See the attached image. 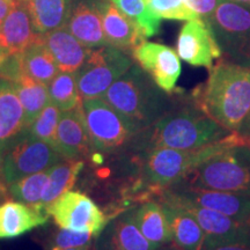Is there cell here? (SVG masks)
I'll list each match as a JSON object with an SVG mask.
<instances>
[{"instance_id": "7a4b0ae2", "label": "cell", "mask_w": 250, "mask_h": 250, "mask_svg": "<svg viewBox=\"0 0 250 250\" xmlns=\"http://www.w3.org/2000/svg\"><path fill=\"white\" fill-rule=\"evenodd\" d=\"M193 98L217 123L237 132L250 112V67L227 59L219 61Z\"/></svg>"}, {"instance_id": "60d3db41", "label": "cell", "mask_w": 250, "mask_h": 250, "mask_svg": "<svg viewBox=\"0 0 250 250\" xmlns=\"http://www.w3.org/2000/svg\"><path fill=\"white\" fill-rule=\"evenodd\" d=\"M243 223H245L246 227H247V230H248V234H249V236H250V213L248 214V217L246 218V220L243 221Z\"/></svg>"}, {"instance_id": "d6a6232c", "label": "cell", "mask_w": 250, "mask_h": 250, "mask_svg": "<svg viewBox=\"0 0 250 250\" xmlns=\"http://www.w3.org/2000/svg\"><path fill=\"white\" fill-rule=\"evenodd\" d=\"M146 2L160 20L189 21L201 18L188 7L184 0H146Z\"/></svg>"}, {"instance_id": "d6986e66", "label": "cell", "mask_w": 250, "mask_h": 250, "mask_svg": "<svg viewBox=\"0 0 250 250\" xmlns=\"http://www.w3.org/2000/svg\"><path fill=\"white\" fill-rule=\"evenodd\" d=\"M30 15L22 0H17L13 8L0 26V45L8 56L21 54L39 40Z\"/></svg>"}, {"instance_id": "277c9868", "label": "cell", "mask_w": 250, "mask_h": 250, "mask_svg": "<svg viewBox=\"0 0 250 250\" xmlns=\"http://www.w3.org/2000/svg\"><path fill=\"white\" fill-rule=\"evenodd\" d=\"M142 67L131 66L109 87L102 99L124 115L138 131L155 123L174 102Z\"/></svg>"}, {"instance_id": "f546056e", "label": "cell", "mask_w": 250, "mask_h": 250, "mask_svg": "<svg viewBox=\"0 0 250 250\" xmlns=\"http://www.w3.org/2000/svg\"><path fill=\"white\" fill-rule=\"evenodd\" d=\"M110 1L140 28L145 37H152L160 31L161 20L153 14L146 0H110Z\"/></svg>"}, {"instance_id": "7bdbcfd3", "label": "cell", "mask_w": 250, "mask_h": 250, "mask_svg": "<svg viewBox=\"0 0 250 250\" xmlns=\"http://www.w3.org/2000/svg\"><path fill=\"white\" fill-rule=\"evenodd\" d=\"M92 247H83V248H68V249H62V250H90Z\"/></svg>"}, {"instance_id": "83f0119b", "label": "cell", "mask_w": 250, "mask_h": 250, "mask_svg": "<svg viewBox=\"0 0 250 250\" xmlns=\"http://www.w3.org/2000/svg\"><path fill=\"white\" fill-rule=\"evenodd\" d=\"M11 83L17 90L23 107L27 124L30 126L34 120L50 102L48 85L35 80L24 72H20Z\"/></svg>"}, {"instance_id": "52a82bcc", "label": "cell", "mask_w": 250, "mask_h": 250, "mask_svg": "<svg viewBox=\"0 0 250 250\" xmlns=\"http://www.w3.org/2000/svg\"><path fill=\"white\" fill-rule=\"evenodd\" d=\"M204 19L227 61L250 67V8L221 0L213 13Z\"/></svg>"}, {"instance_id": "44dd1931", "label": "cell", "mask_w": 250, "mask_h": 250, "mask_svg": "<svg viewBox=\"0 0 250 250\" xmlns=\"http://www.w3.org/2000/svg\"><path fill=\"white\" fill-rule=\"evenodd\" d=\"M40 39L51 52L62 72H77L90 51L72 35L66 27L40 34Z\"/></svg>"}, {"instance_id": "ee69618b", "label": "cell", "mask_w": 250, "mask_h": 250, "mask_svg": "<svg viewBox=\"0 0 250 250\" xmlns=\"http://www.w3.org/2000/svg\"><path fill=\"white\" fill-rule=\"evenodd\" d=\"M249 145H250V138H249Z\"/></svg>"}, {"instance_id": "4dcf8cb0", "label": "cell", "mask_w": 250, "mask_h": 250, "mask_svg": "<svg viewBox=\"0 0 250 250\" xmlns=\"http://www.w3.org/2000/svg\"><path fill=\"white\" fill-rule=\"evenodd\" d=\"M49 169L28 175L9 184V193L17 202L39 208L49 177Z\"/></svg>"}, {"instance_id": "ab89813d", "label": "cell", "mask_w": 250, "mask_h": 250, "mask_svg": "<svg viewBox=\"0 0 250 250\" xmlns=\"http://www.w3.org/2000/svg\"><path fill=\"white\" fill-rule=\"evenodd\" d=\"M9 57V56L6 54V52L4 51V49L1 48V45H0V67L2 66V64L6 62V59H7Z\"/></svg>"}, {"instance_id": "7c38bea8", "label": "cell", "mask_w": 250, "mask_h": 250, "mask_svg": "<svg viewBox=\"0 0 250 250\" xmlns=\"http://www.w3.org/2000/svg\"><path fill=\"white\" fill-rule=\"evenodd\" d=\"M155 197H158V199L173 202L193 215L205 233V242L203 247H212L249 237L248 230L243 221H239L210 208H201L191 203L181 201L166 190H162Z\"/></svg>"}, {"instance_id": "30bf717a", "label": "cell", "mask_w": 250, "mask_h": 250, "mask_svg": "<svg viewBox=\"0 0 250 250\" xmlns=\"http://www.w3.org/2000/svg\"><path fill=\"white\" fill-rule=\"evenodd\" d=\"M58 227L98 236L110 220L88 196L80 191L62 193L46 208Z\"/></svg>"}, {"instance_id": "e575fe53", "label": "cell", "mask_w": 250, "mask_h": 250, "mask_svg": "<svg viewBox=\"0 0 250 250\" xmlns=\"http://www.w3.org/2000/svg\"><path fill=\"white\" fill-rule=\"evenodd\" d=\"M184 2L198 17L208 18L213 13L219 4V0H184Z\"/></svg>"}, {"instance_id": "7402d4cb", "label": "cell", "mask_w": 250, "mask_h": 250, "mask_svg": "<svg viewBox=\"0 0 250 250\" xmlns=\"http://www.w3.org/2000/svg\"><path fill=\"white\" fill-rule=\"evenodd\" d=\"M167 215L171 230V242L179 250H202L205 233L201 225L183 208L166 199H158Z\"/></svg>"}, {"instance_id": "e0dca14e", "label": "cell", "mask_w": 250, "mask_h": 250, "mask_svg": "<svg viewBox=\"0 0 250 250\" xmlns=\"http://www.w3.org/2000/svg\"><path fill=\"white\" fill-rule=\"evenodd\" d=\"M134 223L130 208L110 219L90 250H154Z\"/></svg>"}, {"instance_id": "5b68a950", "label": "cell", "mask_w": 250, "mask_h": 250, "mask_svg": "<svg viewBox=\"0 0 250 250\" xmlns=\"http://www.w3.org/2000/svg\"><path fill=\"white\" fill-rule=\"evenodd\" d=\"M175 184L250 196L249 142L215 153Z\"/></svg>"}, {"instance_id": "ba28073f", "label": "cell", "mask_w": 250, "mask_h": 250, "mask_svg": "<svg viewBox=\"0 0 250 250\" xmlns=\"http://www.w3.org/2000/svg\"><path fill=\"white\" fill-rule=\"evenodd\" d=\"M131 66L132 61L120 49L111 45L90 49L85 62L77 71L81 99L102 98Z\"/></svg>"}, {"instance_id": "4316f807", "label": "cell", "mask_w": 250, "mask_h": 250, "mask_svg": "<svg viewBox=\"0 0 250 250\" xmlns=\"http://www.w3.org/2000/svg\"><path fill=\"white\" fill-rule=\"evenodd\" d=\"M20 64L24 73L44 85H49L61 72L51 52L41 41L40 36L36 42L21 52Z\"/></svg>"}, {"instance_id": "6da1fadb", "label": "cell", "mask_w": 250, "mask_h": 250, "mask_svg": "<svg viewBox=\"0 0 250 250\" xmlns=\"http://www.w3.org/2000/svg\"><path fill=\"white\" fill-rule=\"evenodd\" d=\"M232 133L199 108L195 100H175L173 107L155 123L137 132L126 151L133 154L156 148L197 149Z\"/></svg>"}, {"instance_id": "f35d334b", "label": "cell", "mask_w": 250, "mask_h": 250, "mask_svg": "<svg viewBox=\"0 0 250 250\" xmlns=\"http://www.w3.org/2000/svg\"><path fill=\"white\" fill-rule=\"evenodd\" d=\"M225 1H232V2H235V4L242 5V6H245V7L250 8V0H225Z\"/></svg>"}, {"instance_id": "cb8c5ba5", "label": "cell", "mask_w": 250, "mask_h": 250, "mask_svg": "<svg viewBox=\"0 0 250 250\" xmlns=\"http://www.w3.org/2000/svg\"><path fill=\"white\" fill-rule=\"evenodd\" d=\"M49 215L20 202H6L0 205V239L22 235L48 223Z\"/></svg>"}, {"instance_id": "1f68e13d", "label": "cell", "mask_w": 250, "mask_h": 250, "mask_svg": "<svg viewBox=\"0 0 250 250\" xmlns=\"http://www.w3.org/2000/svg\"><path fill=\"white\" fill-rule=\"evenodd\" d=\"M62 111L52 102H49L29 126V133L35 138L49 144L56 149V133Z\"/></svg>"}, {"instance_id": "3957f363", "label": "cell", "mask_w": 250, "mask_h": 250, "mask_svg": "<svg viewBox=\"0 0 250 250\" xmlns=\"http://www.w3.org/2000/svg\"><path fill=\"white\" fill-rule=\"evenodd\" d=\"M247 142H249V138L239 132H232L226 138L202 148L189 151L156 148L133 154L132 160L137 166V175L131 191L147 197L158 195L166 188L182 180L192 168L215 153Z\"/></svg>"}, {"instance_id": "2e32d148", "label": "cell", "mask_w": 250, "mask_h": 250, "mask_svg": "<svg viewBox=\"0 0 250 250\" xmlns=\"http://www.w3.org/2000/svg\"><path fill=\"white\" fill-rule=\"evenodd\" d=\"M28 132L29 125L13 83L0 79V161Z\"/></svg>"}, {"instance_id": "f1b7e54d", "label": "cell", "mask_w": 250, "mask_h": 250, "mask_svg": "<svg viewBox=\"0 0 250 250\" xmlns=\"http://www.w3.org/2000/svg\"><path fill=\"white\" fill-rule=\"evenodd\" d=\"M50 102L62 111H68L80 104L81 99L78 88L77 72H59L48 85Z\"/></svg>"}, {"instance_id": "8d00e7d4", "label": "cell", "mask_w": 250, "mask_h": 250, "mask_svg": "<svg viewBox=\"0 0 250 250\" xmlns=\"http://www.w3.org/2000/svg\"><path fill=\"white\" fill-rule=\"evenodd\" d=\"M15 2H17V0H0V26L4 22L11 9L13 8Z\"/></svg>"}, {"instance_id": "ffe728a7", "label": "cell", "mask_w": 250, "mask_h": 250, "mask_svg": "<svg viewBox=\"0 0 250 250\" xmlns=\"http://www.w3.org/2000/svg\"><path fill=\"white\" fill-rule=\"evenodd\" d=\"M66 29L86 48L109 45L103 31L102 18L96 2L80 1L72 8Z\"/></svg>"}, {"instance_id": "ac0fdd59", "label": "cell", "mask_w": 250, "mask_h": 250, "mask_svg": "<svg viewBox=\"0 0 250 250\" xmlns=\"http://www.w3.org/2000/svg\"><path fill=\"white\" fill-rule=\"evenodd\" d=\"M96 5L101 13L103 31L109 45L124 52L132 51L145 41L146 37L140 28L122 13L110 0H100Z\"/></svg>"}, {"instance_id": "5bb4252c", "label": "cell", "mask_w": 250, "mask_h": 250, "mask_svg": "<svg viewBox=\"0 0 250 250\" xmlns=\"http://www.w3.org/2000/svg\"><path fill=\"white\" fill-rule=\"evenodd\" d=\"M164 190L181 201L210 208L239 221H245L250 213V196L201 189L183 184H173Z\"/></svg>"}, {"instance_id": "9a60e30c", "label": "cell", "mask_w": 250, "mask_h": 250, "mask_svg": "<svg viewBox=\"0 0 250 250\" xmlns=\"http://www.w3.org/2000/svg\"><path fill=\"white\" fill-rule=\"evenodd\" d=\"M56 151L68 160H83L92 153L93 147L83 116V101L72 110L61 114L56 133Z\"/></svg>"}, {"instance_id": "4fadbf2b", "label": "cell", "mask_w": 250, "mask_h": 250, "mask_svg": "<svg viewBox=\"0 0 250 250\" xmlns=\"http://www.w3.org/2000/svg\"><path fill=\"white\" fill-rule=\"evenodd\" d=\"M133 58L166 93L175 90L181 76V62L174 49L160 43L144 41L132 50Z\"/></svg>"}, {"instance_id": "603a6c76", "label": "cell", "mask_w": 250, "mask_h": 250, "mask_svg": "<svg viewBox=\"0 0 250 250\" xmlns=\"http://www.w3.org/2000/svg\"><path fill=\"white\" fill-rule=\"evenodd\" d=\"M130 211L139 230L155 249L171 242L169 221L160 202H144Z\"/></svg>"}, {"instance_id": "836d02e7", "label": "cell", "mask_w": 250, "mask_h": 250, "mask_svg": "<svg viewBox=\"0 0 250 250\" xmlns=\"http://www.w3.org/2000/svg\"><path fill=\"white\" fill-rule=\"evenodd\" d=\"M96 235L88 232H76V230L61 228L49 243L50 250H62L68 248H83L92 247Z\"/></svg>"}, {"instance_id": "9c48e42d", "label": "cell", "mask_w": 250, "mask_h": 250, "mask_svg": "<svg viewBox=\"0 0 250 250\" xmlns=\"http://www.w3.org/2000/svg\"><path fill=\"white\" fill-rule=\"evenodd\" d=\"M62 159L49 144L28 132L2 156L0 173L5 182L11 184L28 175L49 169Z\"/></svg>"}, {"instance_id": "74e56055", "label": "cell", "mask_w": 250, "mask_h": 250, "mask_svg": "<svg viewBox=\"0 0 250 250\" xmlns=\"http://www.w3.org/2000/svg\"><path fill=\"white\" fill-rule=\"evenodd\" d=\"M241 136L247 137V138H250V112L248 115V117L246 118L245 123L242 124V126L240 127V130L237 131Z\"/></svg>"}, {"instance_id": "d4e9b609", "label": "cell", "mask_w": 250, "mask_h": 250, "mask_svg": "<svg viewBox=\"0 0 250 250\" xmlns=\"http://www.w3.org/2000/svg\"><path fill=\"white\" fill-rule=\"evenodd\" d=\"M37 34L66 26L72 12V0H22Z\"/></svg>"}, {"instance_id": "484cf974", "label": "cell", "mask_w": 250, "mask_h": 250, "mask_svg": "<svg viewBox=\"0 0 250 250\" xmlns=\"http://www.w3.org/2000/svg\"><path fill=\"white\" fill-rule=\"evenodd\" d=\"M83 168V160H68V159H62L52 166L49 170L48 182L37 210L48 214L46 208L62 193L70 191L71 188L76 184Z\"/></svg>"}, {"instance_id": "b9f144b4", "label": "cell", "mask_w": 250, "mask_h": 250, "mask_svg": "<svg viewBox=\"0 0 250 250\" xmlns=\"http://www.w3.org/2000/svg\"><path fill=\"white\" fill-rule=\"evenodd\" d=\"M154 250H179L176 248V247H168V248H166V247H160V248L158 249H154Z\"/></svg>"}, {"instance_id": "8992f818", "label": "cell", "mask_w": 250, "mask_h": 250, "mask_svg": "<svg viewBox=\"0 0 250 250\" xmlns=\"http://www.w3.org/2000/svg\"><path fill=\"white\" fill-rule=\"evenodd\" d=\"M83 110L94 151L115 153L127 149L138 129L102 98L83 99Z\"/></svg>"}, {"instance_id": "d590c367", "label": "cell", "mask_w": 250, "mask_h": 250, "mask_svg": "<svg viewBox=\"0 0 250 250\" xmlns=\"http://www.w3.org/2000/svg\"><path fill=\"white\" fill-rule=\"evenodd\" d=\"M202 250H250V236L212 247H203Z\"/></svg>"}, {"instance_id": "f6af8a7d", "label": "cell", "mask_w": 250, "mask_h": 250, "mask_svg": "<svg viewBox=\"0 0 250 250\" xmlns=\"http://www.w3.org/2000/svg\"><path fill=\"white\" fill-rule=\"evenodd\" d=\"M0 190H1V186H0Z\"/></svg>"}, {"instance_id": "8fae6325", "label": "cell", "mask_w": 250, "mask_h": 250, "mask_svg": "<svg viewBox=\"0 0 250 250\" xmlns=\"http://www.w3.org/2000/svg\"><path fill=\"white\" fill-rule=\"evenodd\" d=\"M176 49L179 57L188 64L208 70L223 56L210 23L202 18L187 21L179 34Z\"/></svg>"}]
</instances>
